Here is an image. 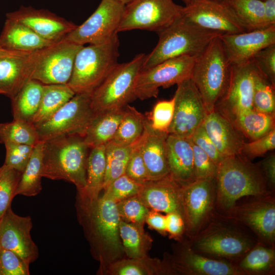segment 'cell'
I'll use <instances>...</instances> for the list:
<instances>
[{
	"mask_svg": "<svg viewBox=\"0 0 275 275\" xmlns=\"http://www.w3.org/2000/svg\"><path fill=\"white\" fill-rule=\"evenodd\" d=\"M77 217L101 269L124 252L119 234L121 220L117 204L104 195L92 201L77 196Z\"/></svg>",
	"mask_w": 275,
	"mask_h": 275,
	"instance_id": "cell-1",
	"label": "cell"
},
{
	"mask_svg": "<svg viewBox=\"0 0 275 275\" xmlns=\"http://www.w3.org/2000/svg\"><path fill=\"white\" fill-rule=\"evenodd\" d=\"M43 142V177L73 183L77 192L86 184L87 162L90 148L82 136L66 135Z\"/></svg>",
	"mask_w": 275,
	"mask_h": 275,
	"instance_id": "cell-2",
	"label": "cell"
},
{
	"mask_svg": "<svg viewBox=\"0 0 275 275\" xmlns=\"http://www.w3.org/2000/svg\"><path fill=\"white\" fill-rule=\"evenodd\" d=\"M231 70L232 65L219 36L213 39L196 57L190 78L208 113L214 110L226 91Z\"/></svg>",
	"mask_w": 275,
	"mask_h": 275,
	"instance_id": "cell-3",
	"label": "cell"
},
{
	"mask_svg": "<svg viewBox=\"0 0 275 275\" xmlns=\"http://www.w3.org/2000/svg\"><path fill=\"white\" fill-rule=\"evenodd\" d=\"M158 33V41L146 55L142 69L182 56L197 57L213 39L224 34L199 27L182 16Z\"/></svg>",
	"mask_w": 275,
	"mask_h": 275,
	"instance_id": "cell-4",
	"label": "cell"
},
{
	"mask_svg": "<svg viewBox=\"0 0 275 275\" xmlns=\"http://www.w3.org/2000/svg\"><path fill=\"white\" fill-rule=\"evenodd\" d=\"M119 47L117 34L105 43L82 46L67 85L75 94H92L118 64Z\"/></svg>",
	"mask_w": 275,
	"mask_h": 275,
	"instance_id": "cell-5",
	"label": "cell"
},
{
	"mask_svg": "<svg viewBox=\"0 0 275 275\" xmlns=\"http://www.w3.org/2000/svg\"><path fill=\"white\" fill-rule=\"evenodd\" d=\"M239 155L225 157L217 166V199L225 208L232 207L241 197L263 195L265 191L258 170Z\"/></svg>",
	"mask_w": 275,
	"mask_h": 275,
	"instance_id": "cell-6",
	"label": "cell"
},
{
	"mask_svg": "<svg viewBox=\"0 0 275 275\" xmlns=\"http://www.w3.org/2000/svg\"><path fill=\"white\" fill-rule=\"evenodd\" d=\"M145 56L139 54L130 61L116 66L91 94V106L95 114L124 109L136 99L135 82Z\"/></svg>",
	"mask_w": 275,
	"mask_h": 275,
	"instance_id": "cell-7",
	"label": "cell"
},
{
	"mask_svg": "<svg viewBox=\"0 0 275 275\" xmlns=\"http://www.w3.org/2000/svg\"><path fill=\"white\" fill-rule=\"evenodd\" d=\"M183 8L173 0H132L125 6L117 32L140 29L158 33L181 17Z\"/></svg>",
	"mask_w": 275,
	"mask_h": 275,
	"instance_id": "cell-8",
	"label": "cell"
},
{
	"mask_svg": "<svg viewBox=\"0 0 275 275\" xmlns=\"http://www.w3.org/2000/svg\"><path fill=\"white\" fill-rule=\"evenodd\" d=\"M91 94H76L51 118L35 126L40 141L66 135L83 137L95 114Z\"/></svg>",
	"mask_w": 275,
	"mask_h": 275,
	"instance_id": "cell-9",
	"label": "cell"
},
{
	"mask_svg": "<svg viewBox=\"0 0 275 275\" xmlns=\"http://www.w3.org/2000/svg\"><path fill=\"white\" fill-rule=\"evenodd\" d=\"M82 46L65 37L37 50L31 79L44 85L67 84L72 74L76 55Z\"/></svg>",
	"mask_w": 275,
	"mask_h": 275,
	"instance_id": "cell-10",
	"label": "cell"
},
{
	"mask_svg": "<svg viewBox=\"0 0 275 275\" xmlns=\"http://www.w3.org/2000/svg\"><path fill=\"white\" fill-rule=\"evenodd\" d=\"M196 57L182 56L163 61L152 67L142 69L136 78V99L157 97L159 88H168L190 78Z\"/></svg>",
	"mask_w": 275,
	"mask_h": 275,
	"instance_id": "cell-11",
	"label": "cell"
},
{
	"mask_svg": "<svg viewBox=\"0 0 275 275\" xmlns=\"http://www.w3.org/2000/svg\"><path fill=\"white\" fill-rule=\"evenodd\" d=\"M125 6L115 0H102L94 12L65 38L81 46L108 41L118 33Z\"/></svg>",
	"mask_w": 275,
	"mask_h": 275,
	"instance_id": "cell-12",
	"label": "cell"
},
{
	"mask_svg": "<svg viewBox=\"0 0 275 275\" xmlns=\"http://www.w3.org/2000/svg\"><path fill=\"white\" fill-rule=\"evenodd\" d=\"M175 92L173 119L168 133L190 138L208 114L202 97L191 78L178 84Z\"/></svg>",
	"mask_w": 275,
	"mask_h": 275,
	"instance_id": "cell-13",
	"label": "cell"
},
{
	"mask_svg": "<svg viewBox=\"0 0 275 275\" xmlns=\"http://www.w3.org/2000/svg\"><path fill=\"white\" fill-rule=\"evenodd\" d=\"M258 71L252 59L242 64L232 65L228 87L214 109L231 120L236 115L253 108L254 83Z\"/></svg>",
	"mask_w": 275,
	"mask_h": 275,
	"instance_id": "cell-14",
	"label": "cell"
},
{
	"mask_svg": "<svg viewBox=\"0 0 275 275\" xmlns=\"http://www.w3.org/2000/svg\"><path fill=\"white\" fill-rule=\"evenodd\" d=\"M182 16L199 27L222 34L246 32L223 1L193 0L183 7Z\"/></svg>",
	"mask_w": 275,
	"mask_h": 275,
	"instance_id": "cell-15",
	"label": "cell"
},
{
	"mask_svg": "<svg viewBox=\"0 0 275 275\" xmlns=\"http://www.w3.org/2000/svg\"><path fill=\"white\" fill-rule=\"evenodd\" d=\"M33 224L30 216L15 213L11 205L0 218V248L10 250L30 263L39 257V249L31 231Z\"/></svg>",
	"mask_w": 275,
	"mask_h": 275,
	"instance_id": "cell-16",
	"label": "cell"
},
{
	"mask_svg": "<svg viewBox=\"0 0 275 275\" xmlns=\"http://www.w3.org/2000/svg\"><path fill=\"white\" fill-rule=\"evenodd\" d=\"M6 17L27 26L41 37L56 42L65 38L76 25L45 9L21 6L14 12L6 14Z\"/></svg>",
	"mask_w": 275,
	"mask_h": 275,
	"instance_id": "cell-17",
	"label": "cell"
},
{
	"mask_svg": "<svg viewBox=\"0 0 275 275\" xmlns=\"http://www.w3.org/2000/svg\"><path fill=\"white\" fill-rule=\"evenodd\" d=\"M232 65L251 60L262 49L275 43V26L219 35Z\"/></svg>",
	"mask_w": 275,
	"mask_h": 275,
	"instance_id": "cell-18",
	"label": "cell"
},
{
	"mask_svg": "<svg viewBox=\"0 0 275 275\" xmlns=\"http://www.w3.org/2000/svg\"><path fill=\"white\" fill-rule=\"evenodd\" d=\"M214 180H196L181 186L183 219L190 231H195L200 226L211 209Z\"/></svg>",
	"mask_w": 275,
	"mask_h": 275,
	"instance_id": "cell-19",
	"label": "cell"
},
{
	"mask_svg": "<svg viewBox=\"0 0 275 275\" xmlns=\"http://www.w3.org/2000/svg\"><path fill=\"white\" fill-rule=\"evenodd\" d=\"M181 188V186L169 175L143 184L137 196L149 209L166 213H177L183 218Z\"/></svg>",
	"mask_w": 275,
	"mask_h": 275,
	"instance_id": "cell-20",
	"label": "cell"
},
{
	"mask_svg": "<svg viewBox=\"0 0 275 275\" xmlns=\"http://www.w3.org/2000/svg\"><path fill=\"white\" fill-rule=\"evenodd\" d=\"M168 134L153 129L147 118L145 130L140 139V148L149 181L170 175L166 150Z\"/></svg>",
	"mask_w": 275,
	"mask_h": 275,
	"instance_id": "cell-21",
	"label": "cell"
},
{
	"mask_svg": "<svg viewBox=\"0 0 275 275\" xmlns=\"http://www.w3.org/2000/svg\"><path fill=\"white\" fill-rule=\"evenodd\" d=\"M202 126L224 157L241 154L243 135L226 117L214 109L208 113Z\"/></svg>",
	"mask_w": 275,
	"mask_h": 275,
	"instance_id": "cell-22",
	"label": "cell"
},
{
	"mask_svg": "<svg viewBox=\"0 0 275 275\" xmlns=\"http://www.w3.org/2000/svg\"><path fill=\"white\" fill-rule=\"evenodd\" d=\"M170 176L181 186L195 179L194 155L189 138L169 134L166 143Z\"/></svg>",
	"mask_w": 275,
	"mask_h": 275,
	"instance_id": "cell-23",
	"label": "cell"
},
{
	"mask_svg": "<svg viewBox=\"0 0 275 275\" xmlns=\"http://www.w3.org/2000/svg\"><path fill=\"white\" fill-rule=\"evenodd\" d=\"M36 57L37 50L0 59V91L3 95L12 99L31 79Z\"/></svg>",
	"mask_w": 275,
	"mask_h": 275,
	"instance_id": "cell-24",
	"label": "cell"
},
{
	"mask_svg": "<svg viewBox=\"0 0 275 275\" xmlns=\"http://www.w3.org/2000/svg\"><path fill=\"white\" fill-rule=\"evenodd\" d=\"M172 268L185 274L238 275L243 272L238 267L200 255L192 250L182 252L173 261Z\"/></svg>",
	"mask_w": 275,
	"mask_h": 275,
	"instance_id": "cell-25",
	"label": "cell"
},
{
	"mask_svg": "<svg viewBox=\"0 0 275 275\" xmlns=\"http://www.w3.org/2000/svg\"><path fill=\"white\" fill-rule=\"evenodd\" d=\"M251 242L239 234L226 231L210 233L198 239L195 243L197 250L218 256L233 257L248 252Z\"/></svg>",
	"mask_w": 275,
	"mask_h": 275,
	"instance_id": "cell-26",
	"label": "cell"
},
{
	"mask_svg": "<svg viewBox=\"0 0 275 275\" xmlns=\"http://www.w3.org/2000/svg\"><path fill=\"white\" fill-rule=\"evenodd\" d=\"M54 43L41 37L23 24L8 17L0 34V45L13 51L33 52Z\"/></svg>",
	"mask_w": 275,
	"mask_h": 275,
	"instance_id": "cell-27",
	"label": "cell"
},
{
	"mask_svg": "<svg viewBox=\"0 0 275 275\" xmlns=\"http://www.w3.org/2000/svg\"><path fill=\"white\" fill-rule=\"evenodd\" d=\"M124 108L95 114L82 137L90 149L105 145L113 140L122 119Z\"/></svg>",
	"mask_w": 275,
	"mask_h": 275,
	"instance_id": "cell-28",
	"label": "cell"
},
{
	"mask_svg": "<svg viewBox=\"0 0 275 275\" xmlns=\"http://www.w3.org/2000/svg\"><path fill=\"white\" fill-rule=\"evenodd\" d=\"M241 219L259 235L269 241L275 237V205L273 202H257L244 207Z\"/></svg>",
	"mask_w": 275,
	"mask_h": 275,
	"instance_id": "cell-29",
	"label": "cell"
},
{
	"mask_svg": "<svg viewBox=\"0 0 275 275\" xmlns=\"http://www.w3.org/2000/svg\"><path fill=\"white\" fill-rule=\"evenodd\" d=\"M105 170V145L91 148L87 162L86 186L77 195L89 201L97 199L103 189Z\"/></svg>",
	"mask_w": 275,
	"mask_h": 275,
	"instance_id": "cell-30",
	"label": "cell"
},
{
	"mask_svg": "<svg viewBox=\"0 0 275 275\" xmlns=\"http://www.w3.org/2000/svg\"><path fill=\"white\" fill-rule=\"evenodd\" d=\"M75 95L67 84H43L40 104L32 123L36 126L45 122Z\"/></svg>",
	"mask_w": 275,
	"mask_h": 275,
	"instance_id": "cell-31",
	"label": "cell"
},
{
	"mask_svg": "<svg viewBox=\"0 0 275 275\" xmlns=\"http://www.w3.org/2000/svg\"><path fill=\"white\" fill-rule=\"evenodd\" d=\"M42 86L39 81L31 79L11 99L13 119L32 123L40 104Z\"/></svg>",
	"mask_w": 275,
	"mask_h": 275,
	"instance_id": "cell-32",
	"label": "cell"
},
{
	"mask_svg": "<svg viewBox=\"0 0 275 275\" xmlns=\"http://www.w3.org/2000/svg\"><path fill=\"white\" fill-rule=\"evenodd\" d=\"M274 115L252 108L236 115L230 121L243 135L253 141L275 128Z\"/></svg>",
	"mask_w": 275,
	"mask_h": 275,
	"instance_id": "cell-33",
	"label": "cell"
},
{
	"mask_svg": "<svg viewBox=\"0 0 275 275\" xmlns=\"http://www.w3.org/2000/svg\"><path fill=\"white\" fill-rule=\"evenodd\" d=\"M43 142L39 141L33 148L29 162L21 174L15 195L35 196L42 190Z\"/></svg>",
	"mask_w": 275,
	"mask_h": 275,
	"instance_id": "cell-34",
	"label": "cell"
},
{
	"mask_svg": "<svg viewBox=\"0 0 275 275\" xmlns=\"http://www.w3.org/2000/svg\"><path fill=\"white\" fill-rule=\"evenodd\" d=\"M143 226L120 220V237L124 252L129 258L142 259L147 257L152 239L145 233Z\"/></svg>",
	"mask_w": 275,
	"mask_h": 275,
	"instance_id": "cell-35",
	"label": "cell"
},
{
	"mask_svg": "<svg viewBox=\"0 0 275 275\" xmlns=\"http://www.w3.org/2000/svg\"><path fill=\"white\" fill-rule=\"evenodd\" d=\"M246 31L266 28L261 0H225Z\"/></svg>",
	"mask_w": 275,
	"mask_h": 275,
	"instance_id": "cell-36",
	"label": "cell"
},
{
	"mask_svg": "<svg viewBox=\"0 0 275 275\" xmlns=\"http://www.w3.org/2000/svg\"><path fill=\"white\" fill-rule=\"evenodd\" d=\"M147 117L134 107L127 105L122 119L111 142L120 145H129L143 135Z\"/></svg>",
	"mask_w": 275,
	"mask_h": 275,
	"instance_id": "cell-37",
	"label": "cell"
},
{
	"mask_svg": "<svg viewBox=\"0 0 275 275\" xmlns=\"http://www.w3.org/2000/svg\"><path fill=\"white\" fill-rule=\"evenodd\" d=\"M40 141L35 126L31 122L13 119L0 123V143H15L34 146Z\"/></svg>",
	"mask_w": 275,
	"mask_h": 275,
	"instance_id": "cell-38",
	"label": "cell"
},
{
	"mask_svg": "<svg viewBox=\"0 0 275 275\" xmlns=\"http://www.w3.org/2000/svg\"><path fill=\"white\" fill-rule=\"evenodd\" d=\"M135 143L125 146L111 142L105 145L106 170L103 190L113 180L125 174Z\"/></svg>",
	"mask_w": 275,
	"mask_h": 275,
	"instance_id": "cell-39",
	"label": "cell"
},
{
	"mask_svg": "<svg viewBox=\"0 0 275 275\" xmlns=\"http://www.w3.org/2000/svg\"><path fill=\"white\" fill-rule=\"evenodd\" d=\"M162 268L157 261L148 257L118 260L109 264L107 272L113 275H151Z\"/></svg>",
	"mask_w": 275,
	"mask_h": 275,
	"instance_id": "cell-40",
	"label": "cell"
},
{
	"mask_svg": "<svg viewBox=\"0 0 275 275\" xmlns=\"http://www.w3.org/2000/svg\"><path fill=\"white\" fill-rule=\"evenodd\" d=\"M275 86L258 70L256 74L253 96V107L264 113L275 114Z\"/></svg>",
	"mask_w": 275,
	"mask_h": 275,
	"instance_id": "cell-41",
	"label": "cell"
},
{
	"mask_svg": "<svg viewBox=\"0 0 275 275\" xmlns=\"http://www.w3.org/2000/svg\"><path fill=\"white\" fill-rule=\"evenodd\" d=\"M274 250L262 246L251 250L239 264V268L244 273L264 272L273 266L274 262Z\"/></svg>",
	"mask_w": 275,
	"mask_h": 275,
	"instance_id": "cell-42",
	"label": "cell"
},
{
	"mask_svg": "<svg viewBox=\"0 0 275 275\" xmlns=\"http://www.w3.org/2000/svg\"><path fill=\"white\" fill-rule=\"evenodd\" d=\"M21 174L5 164L0 166V218L16 196Z\"/></svg>",
	"mask_w": 275,
	"mask_h": 275,
	"instance_id": "cell-43",
	"label": "cell"
},
{
	"mask_svg": "<svg viewBox=\"0 0 275 275\" xmlns=\"http://www.w3.org/2000/svg\"><path fill=\"white\" fill-rule=\"evenodd\" d=\"M175 107L174 96L169 100L157 101L152 111L146 116L151 127L157 131L168 133Z\"/></svg>",
	"mask_w": 275,
	"mask_h": 275,
	"instance_id": "cell-44",
	"label": "cell"
},
{
	"mask_svg": "<svg viewBox=\"0 0 275 275\" xmlns=\"http://www.w3.org/2000/svg\"><path fill=\"white\" fill-rule=\"evenodd\" d=\"M116 204L121 219L128 223L143 225L150 209L138 196L128 198Z\"/></svg>",
	"mask_w": 275,
	"mask_h": 275,
	"instance_id": "cell-45",
	"label": "cell"
},
{
	"mask_svg": "<svg viewBox=\"0 0 275 275\" xmlns=\"http://www.w3.org/2000/svg\"><path fill=\"white\" fill-rule=\"evenodd\" d=\"M142 184L134 181L124 174L111 182L103 189V195L117 203L137 196Z\"/></svg>",
	"mask_w": 275,
	"mask_h": 275,
	"instance_id": "cell-46",
	"label": "cell"
},
{
	"mask_svg": "<svg viewBox=\"0 0 275 275\" xmlns=\"http://www.w3.org/2000/svg\"><path fill=\"white\" fill-rule=\"evenodd\" d=\"M4 145L6 155L4 164L22 173L29 162L34 146L15 143H6Z\"/></svg>",
	"mask_w": 275,
	"mask_h": 275,
	"instance_id": "cell-47",
	"label": "cell"
},
{
	"mask_svg": "<svg viewBox=\"0 0 275 275\" xmlns=\"http://www.w3.org/2000/svg\"><path fill=\"white\" fill-rule=\"evenodd\" d=\"M29 265L14 252L0 248V275H29Z\"/></svg>",
	"mask_w": 275,
	"mask_h": 275,
	"instance_id": "cell-48",
	"label": "cell"
},
{
	"mask_svg": "<svg viewBox=\"0 0 275 275\" xmlns=\"http://www.w3.org/2000/svg\"><path fill=\"white\" fill-rule=\"evenodd\" d=\"M191 142L194 155L195 180L214 179L217 166L203 151L193 143L191 141Z\"/></svg>",
	"mask_w": 275,
	"mask_h": 275,
	"instance_id": "cell-49",
	"label": "cell"
},
{
	"mask_svg": "<svg viewBox=\"0 0 275 275\" xmlns=\"http://www.w3.org/2000/svg\"><path fill=\"white\" fill-rule=\"evenodd\" d=\"M252 60L259 72L275 86V43L259 50Z\"/></svg>",
	"mask_w": 275,
	"mask_h": 275,
	"instance_id": "cell-50",
	"label": "cell"
},
{
	"mask_svg": "<svg viewBox=\"0 0 275 275\" xmlns=\"http://www.w3.org/2000/svg\"><path fill=\"white\" fill-rule=\"evenodd\" d=\"M140 139L136 142L128 160L125 174L134 181L144 184L149 181L140 148Z\"/></svg>",
	"mask_w": 275,
	"mask_h": 275,
	"instance_id": "cell-51",
	"label": "cell"
},
{
	"mask_svg": "<svg viewBox=\"0 0 275 275\" xmlns=\"http://www.w3.org/2000/svg\"><path fill=\"white\" fill-rule=\"evenodd\" d=\"M275 148V128L265 135L249 143H244L241 154L250 157L260 156Z\"/></svg>",
	"mask_w": 275,
	"mask_h": 275,
	"instance_id": "cell-52",
	"label": "cell"
},
{
	"mask_svg": "<svg viewBox=\"0 0 275 275\" xmlns=\"http://www.w3.org/2000/svg\"><path fill=\"white\" fill-rule=\"evenodd\" d=\"M189 139L203 151L217 166L225 157L219 152L202 125L194 131Z\"/></svg>",
	"mask_w": 275,
	"mask_h": 275,
	"instance_id": "cell-53",
	"label": "cell"
},
{
	"mask_svg": "<svg viewBox=\"0 0 275 275\" xmlns=\"http://www.w3.org/2000/svg\"><path fill=\"white\" fill-rule=\"evenodd\" d=\"M167 232L173 237L180 236L184 229V219L181 215L175 212L167 213Z\"/></svg>",
	"mask_w": 275,
	"mask_h": 275,
	"instance_id": "cell-54",
	"label": "cell"
},
{
	"mask_svg": "<svg viewBox=\"0 0 275 275\" xmlns=\"http://www.w3.org/2000/svg\"><path fill=\"white\" fill-rule=\"evenodd\" d=\"M145 222L152 228L159 232L163 233L167 232L166 216L159 212L151 210L147 214Z\"/></svg>",
	"mask_w": 275,
	"mask_h": 275,
	"instance_id": "cell-55",
	"label": "cell"
},
{
	"mask_svg": "<svg viewBox=\"0 0 275 275\" xmlns=\"http://www.w3.org/2000/svg\"><path fill=\"white\" fill-rule=\"evenodd\" d=\"M263 2L266 26H275V0H264Z\"/></svg>",
	"mask_w": 275,
	"mask_h": 275,
	"instance_id": "cell-56",
	"label": "cell"
},
{
	"mask_svg": "<svg viewBox=\"0 0 275 275\" xmlns=\"http://www.w3.org/2000/svg\"><path fill=\"white\" fill-rule=\"evenodd\" d=\"M263 168L268 182L272 186L275 183V155L272 154L264 160Z\"/></svg>",
	"mask_w": 275,
	"mask_h": 275,
	"instance_id": "cell-57",
	"label": "cell"
},
{
	"mask_svg": "<svg viewBox=\"0 0 275 275\" xmlns=\"http://www.w3.org/2000/svg\"><path fill=\"white\" fill-rule=\"evenodd\" d=\"M32 52L13 51L5 49L0 45V59L9 57L22 56L28 54Z\"/></svg>",
	"mask_w": 275,
	"mask_h": 275,
	"instance_id": "cell-58",
	"label": "cell"
},
{
	"mask_svg": "<svg viewBox=\"0 0 275 275\" xmlns=\"http://www.w3.org/2000/svg\"><path fill=\"white\" fill-rule=\"evenodd\" d=\"M117 2L121 3L124 5H126L131 2L132 0H115Z\"/></svg>",
	"mask_w": 275,
	"mask_h": 275,
	"instance_id": "cell-59",
	"label": "cell"
},
{
	"mask_svg": "<svg viewBox=\"0 0 275 275\" xmlns=\"http://www.w3.org/2000/svg\"><path fill=\"white\" fill-rule=\"evenodd\" d=\"M193 0H183V2L184 3L185 6L189 4Z\"/></svg>",
	"mask_w": 275,
	"mask_h": 275,
	"instance_id": "cell-60",
	"label": "cell"
},
{
	"mask_svg": "<svg viewBox=\"0 0 275 275\" xmlns=\"http://www.w3.org/2000/svg\"><path fill=\"white\" fill-rule=\"evenodd\" d=\"M217 1H225V0H217Z\"/></svg>",
	"mask_w": 275,
	"mask_h": 275,
	"instance_id": "cell-61",
	"label": "cell"
},
{
	"mask_svg": "<svg viewBox=\"0 0 275 275\" xmlns=\"http://www.w3.org/2000/svg\"><path fill=\"white\" fill-rule=\"evenodd\" d=\"M0 94H2V92H1V91H0Z\"/></svg>",
	"mask_w": 275,
	"mask_h": 275,
	"instance_id": "cell-62",
	"label": "cell"
},
{
	"mask_svg": "<svg viewBox=\"0 0 275 275\" xmlns=\"http://www.w3.org/2000/svg\"><path fill=\"white\" fill-rule=\"evenodd\" d=\"M261 1H263L264 0H261Z\"/></svg>",
	"mask_w": 275,
	"mask_h": 275,
	"instance_id": "cell-63",
	"label": "cell"
}]
</instances>
